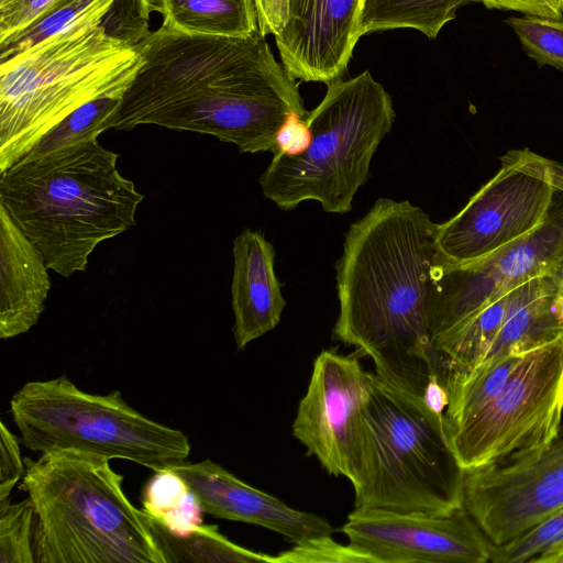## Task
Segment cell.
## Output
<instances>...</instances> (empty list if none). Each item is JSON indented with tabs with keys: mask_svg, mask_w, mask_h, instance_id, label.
<instances>
[{
	"mask_svg": "<svg viewBox=\"0 0 563 563\" xmlns=\"http://www.w3.org/2000/svg\"><path fill=\"white\" fill-rule=\"evenodd\" d=\"M173 470L186 481L205 512L220 519L263 527L294 544L334 532L325 519L287 506L209 459L198 463L184 462Z\"/></svg>",
	"mask_w": 563,
	"mask_h": 563,
	"instance_id": "16",
	"label": "cell"
},
{
	"mask_svg": "<svg viewBox=\"0 0 563 563\" xmlns=\"http://www.w3.org/2000/svg\"><path fill=\"white\" fill-rule=\"evenodd\" d=\"M142 65L136 45L87 20L0 62V172L96 99L122 98Z\"/></svg>",
	"mask_w": 563,
	"mask_h": 563,
	"instance_id": "5",
	"label": "cell"
},
{
	"mask_svg": "<svg viewBox=\"0 0 563 563\" xmlns=\"http://www.w3.org/2000/svg\"><path fill=\"white\" fill-rule=\"evenodd\" d=\"M500 161L498 173L439 224L437 243L445 265L478 262L544 220L554 192L545 157L523 148L508 151Z\"/></svg>",
	"mask_w": 563,
	"mask_h": 563,
	"instance_id": "10",
	"label": "cell"
},
{
	"mask_svg": "<svg viewBox=\"0 0 563 563\" xmlns=\"http://www.w3.org/2000/svg\"><path fill=\"white\" fill-rule=\"evenodd\" d=\"M25 473L19 439L0 422V504L9 501L10 494Z\"/></svg>",
	"mask_w": 563,
	"mask_h": 563,
	"instance_id": "29",
	"label": "cell"
},
{
	"mask_svg": "<svg viewBox=\"0 0 563 563\" xmlns=\"http://www.w3.org/2000/svg\"><path fill=\"white\" fill-rule=\"evenodd\" d=\"M118 158L96 139L0 172V205L63 277L86 271L97 245L135 225L144 196Z\"/></svg>",
	"mask_w": 563,
	"mask_h": 563,
	"instance_id": "3",
	"label": "cell"
},
{
	"mask_svg": "<svg viewBox=\"0 0 563 563\" xmlns=\"http://www.w3.org/2000/svg\"><path fill=\"white\" fill-rule=\"evenodd\" d=\"M121 99L100 98L79 107L45 133L19 161L34 159L98 139L101 133L112 129Z\"/></svg>",
	"mask_w": 563,
	"mask_h": 563,
	"instance_id": "24",
	"label": "cell"
},
{
	"mask_svg": "<svg viewBox=\"0 0 563 563\" xmlns=\"http://www.w3.org/2000/svg\"><path fill=\"white\" fill-rule=\"evenodd\" d=\"M327 86L324 98L306 119V146L274 154L258 179L263 195L279 209L314 200L325 212H350L378 145L393 128L391 98L368 70Z\"/></svg>",
	"mask_w": 563,
	"mask_h": 563,
	"instance_id": "7",
	"label": "cell"
},
{
	"mask_svg": "<svg viewBox=\"0 0 563 563\" xmlns=\"http://www.w3.org/2000/svg\"><path fill=\"white\" fill-rule=\"evenodd\" d=\"M143 510L167 531L185 534L203 523L198 498L173 468L154 472L142 493Z\"/></svg>",
	"mask_w": 563,
	"mask_h": 563,
	"instance_id": "23",
	"label": "cell"
},
{
	"mask_svg": "<svg viewBox=\"0 0 563 563\" xmlns=\"http://www.w3.org/2000/svg\"><path fill=\"white\" fill-rule=\"evenodd\" d=\"M563 418V336L523 353L501 390L444 423L463 472L521 459L549 445Z\"/></svg>",
	"mask_w": 563,
	"mask_h": 563,
	"instance_id": "9",
	"label": "cell"
},
{
	"mask_svg": "<svg viewBox=\"0 0 563 563\" xmlns=\"http://www.w3.org/2000/svg\"><path fill=\"white\" fill-rule=\"evenodd\" d=\"M10 411L21 443L40 453L82 452L154 472L183 464L190 453L184 432L148 419L120 390L86 393L66 376L25 383Z\"/></svg>",
	"mask_w": 563,
	"mask_h": 563,
	"instance_id": "8",
	"label": "cell"
},
{
	"mask_svg": "<svg viewBox=\"0 0 563 563\" xmlns=\"http://www.w3.org/2000/svg\"><path fill=\"white\" fill-rule=\"evenodd\" d=\"M471 0H362L360 37L371 32L413 29L433 40Z\"/></svg>",
	"mask_w": 563,
	"mask_h": 563,
	"instance_id": "21",
	"label": "cell"
},
{
	"mask_svg": "<svg viewBox=\"0 0 563 563\" xmlns=\"http://www.w3.org/2000/svg\"><path fill=\"white\" fill-rule=\"evenodd\" d=\"M562 542L563 507L515 539L501 545L490 544L489 562L530 563L532 559Z\"/></svg>",
	"mask_w": 563,
	"mask_h": 563,
	"instance_id": "27",
	"label": "cell"
},
{
	"mask_svg": "<svg viewBox=\"0 0 563 563\" xmlns=\"http://www.w3.org/2000/svg\"><path fill=\"white\" fill-rule=\"evenodd\" d=\"M24 463L37 563H166L146 512L129 500L110 460L57 451Z\"/></svg>",
	"mask_w": 563,
	"mask_h": 563,
	"instance_id": "4",
	"label": "cell"
},
{
	"mask_svg": "<svg viewBox=\"0 0 563 563\" xmlns=\"http://www.w3.org/2000/svg\"><path fill=\"white\" fill-rule=\"evenodd\" d=\"M505 22L539 67L548 65L563 70V20L523 15L510 16Z\"/></svg>",
	"mask_w": 563,
	"mask_h": 563,
	"instance_id": "26",
	"label": "cell"
},
{
	"mask_svg": "<svg viewBox=\"0 0 563 563\" xmlns=\"http://www.w3.org/2000/svg\"><path fill=\"white\" fill-rule=\"evenodd\" d=\"M439 223L408 200L379 198L349 228L336 262L333 338L368 356L385 383L420 399L444 382L431 316L444 264Z\"/></svg>",
	"mask_w": 563,
	"mask_h": 563,
	"instance_id": "1",
	"label": "cell"
},
{
	"mask_svg": "<svg viewBox=\"0 0 563 563\" xmlns=\"http://www.w3.org/2000/svg\"><path fill=\"white\" fill-rule=\"evenodd\" d=\"M530 563H563V542L544 551Z\"/></svg>",
	"mask_w": 563,
	"mask_h": 563,
	"instance_id": "33",
	"label": "cell"
},
{
	"mask_svg": "<svg viewBox=\"0 0 563 563\" xmlns=\"http://www.w3.org/2000/svg\"><path fill=\"white\" fill-rule=\"evenodd\" d=\"M299 84L260 31L246 37L179 34L159 53L146 124L210 134L241 153L278 152L288 120L307 119Z\"/></svg>",
	"mask_w": 563,
	"mask_h": 563,
	"instance_id": "2",
	"label": "cell"
},
{
	"mask_svg": "<svg viewBox=\"0 0 563 563\" xmlns=\"http://www.w3.org/2000/svg\"><path fill=\"white\" fill-rule=\"evenodd\" d=\"M463 478L448 443L443 415L373 373L352 482L354 506L449 514L464 506Z\"/></svg>",
	"mask_w": 563,
	"mask_h": 563,
	"instance_id": "6",
	"label": "cell"
},
{
	"mask_svg": "<svg viewBox=\"0 0 563 563\" xmlns=\"http://www.w3.org/2000/svg\"><path fill=\"white\" fill-rule=\"evenodd\" d=\"M362 0H290L289 21L275 36L294 79L325 85L341 79L360 40Z\"/></svg>",
	"mask_w": 563,
	"mask_h": 563,
	"instance_id": "15",
	"label": "cell"
},
{
	"mask_svg": "<svg viewBox=\"0 0 563 563\" xmlns=\"http://www.w3.org/2000/svg\"><path fill=\"white\" fill-rule=\"evenodd\" d=\"M162 25L178 32L246 37L258 31L253 0H157Z\"/></svg>",
	"mask_w": 563,
	"mask_h": 563,
	"instance_id": "20",
	"label": "cell"
},
{
	"mask_svg": "<svg viewBox=\"0 0 563 563\" xmlns=\"http://www.w3.org/2000/svg\"><path fill=\"white\" fill-rule=\"evenodd\" d=\"M258 31L266 36L280 34L290 15V0H253Z\"/></svg>",
	"mask_w": 563,
	"mask_h": 563,
	"instance_id": "32",
	"label": "cell"
},
{
	"mask_svg": "<svg viewBox=\"0 0 563 563\" xmlns=\"http://www.w3.org/2000/svg\"><path fill=\"white\" fill-rule=\"evenodd\" d=\"M373 373L358 360L322 351L314 360L307 391L299 402L292 434L333 476L352 483L360 453L361 421L369 400Z\"/></svg>",
	"mask_w": 563,
	"mask_h": 563,
	"instance_id": "13",
	"label": "cell"
},
{
	"mask_svg": "<svg viewBox=\"0 0 563 563\" xmlns=\"http://www.w3.org/2000/svg\"><path fill=\"white\" fill-rule=\"evenodd\" d=\"M275 558L276 563H373L369 556L350 544L336 543L331 536L295 544Z\"/></svg>",
	"mask_w": 563,
	"mask_h": 563,
	"instance_id": "28",
	"label": "cell"
},
{
	"mask_svg": "<svg viewBox=\"0 0 563 563\" xmlns=\"http://www.w3.org/2000/svg\"><path fill=\"white\" fill-rule=\"evenodd\" d=\"M560 336H563V283L553 274L533 278L510 289L501 329L476 367L526 353Z\"/></svg>",
	"mask_w": 563,
	"mask_h": 563,
	"instance_id": "19",
	"label": "cell"
},
{
	"mask_svg": "<svg viewBox=\"0 0 563 563\" xmlns=\"http://www.w3.org/2000/svg\"><path fill=\"white\" fill-rule=\"evenodd\" d=\"M146 517L166 563H276L275 555L255 552L233 543L218 531L217 526L202 523L185 534H174L147 514Z\"/></svg>",
	"mask_w": 563,
	"mask_h": 563,
	"instance_id": "22",
	"label": "cell"
},
{
	"mask_svg": "<svg viewBox=\"0 0 563 563\" xmlns=\"http://www.w3.org/2000/svg\"><path fill=\"white\" fill-rule=\"evenodd\" d=\"M35 511L27 497L0 504V563H35Z\"/></svg>",
	"mask_w": 563,
	"mask_h": 563,
	"instance_id": "25",
	"label": "cell"
},
{
	"mask_svg": "<svg viewBox=\"0 0 563 563\" xmlns=\"http://www.w3.org/2000/svg\"><path fill=\"white\" fill-rule=\"evenodd\" d=\"M554 185L542 223L492 255L463 266L443 264L431 316L433 343L516 286L552 274L563 258V165L545 158Z\"/></svg>",
	"mask_w": 563,
	"mask_h": 563,
	"instance_id": "11",
	"label": "cell"
},
{
	"mask_svg": "<svg viewBox=\"0 0 563 563\" xmlns=\"http://www.w3.org/2000/svg\"><path fill=\"white\" fill-rule=\"evenodd\" d=\"M561 283H563V258L552 273Z\"/></svg>",
	"mask_w": 563,
	"mask_h": 563,
	"instance_id": "34",
	"label": "cell"
},
{
	"mask_svg": "<svg viewBox=\"0 0 563 563\" xmlns=\"http://www.w3.org/2000/svg\"><path fill=\"white\" fill-rule=\"evenodd\" d=\"M233 334L243 350L277 327L286 300L275 274L274 247L261 232L243 230L233 242Z\"/></svg>",
	"mask_w": 563,
	"mask_h": 563,
	"instance_id": "17",
	"label": "cell"
},
{
	"mask_svg": "<svg viewBox=\"0 0 563 563\" xmlns=\"http://www.w3.org/2000/svg\"><path fill=\"white\" fill-rule=\"evenodd\" d=\"M341 532L373 563H487L490 543L464 506L443 515L355 507Z\"/></svg>",
	"mask_w": 563,
	"mask_h": 563,
	"instance_id": "14",
	"label": "cell"
},
{
	"mask_svg": "<svg viewBox=\"0 0 563 563\" xmlns=\"http://www.w3.org/2000/svg\"><path fill=\"white\" fill-rule=\"evenodd\" d=\"M38 247L0 205V338L26 333L44 311L51 289Z\"/></svg>",
	"mask_w": 563,
	"mask_h": 563,
	"instance_id": "18",
	"label": "cell"
},
{
	"mask_svg": "<svg viewBox=\"0 0 563 563\" xmlns=\"http://www.w3.org/2000/svg\"><path fill=\"white\" fill-rule=\"evenodd\" d=\"M59 0H0V40L31 24Z\"/></svg>",
	"mask_w": 563,
	"mask_h": 563,
	"instance_id": "30",
	"label": "cell"
},
{
	"mask_svg": "<svg viewBox=\"0 0 563 563\" xmlns=\"http://www.w3.org/2000/svg\"><path fill=\"white\" fill-rule=\"evenodd\" d=\"M463 505L492 545L563 507V433L521 459L464 472Z\"/></svg>",
	"mask_w": 563,
	"mask_h": 563,
	"instance_id": "12",
	"label": "cell"
},
{
	"mask_svg": "<svg viewBox=\"0 0 563 563\" xmlns=\"http://www.w3.org/2000/svg\"><path fill=\"white\" fill-rule=\"evenodd\" d=\"M487 9L516 11L523 15L563 20V0H471Z\"/></svg>",
	"mask_w": 563,
	"mask_h": 563,
	"instance_id": "31",
	"label": "cell"
}]
</instances>
